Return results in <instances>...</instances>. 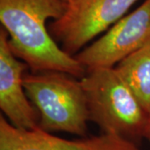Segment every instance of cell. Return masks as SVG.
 <instances>
[{
  "instance_id": "obj_10",
  "label": "cell",
  "mask_w": 150,
  "mask_h": 150,
  "mask_svg": "<svg viewBox=\"0 0 150 150\" xmlns=\"http://www.w3.org/2000/svg\"><path fill=\"white\" fill-rule=\"evenodd\" d=\"M64 1H65V2H66V3H67V2H69V0H64Z\"/></svg>"
},
{
  "instance_id": "obj_7",
  "label": "cell",
  "mask_w": 150,
  "mask_h": 150,
  "mask_svg": "<svg viewBox=\"0 0 150 150\" xmlns=\"http://www.w3.org/2000/svg\"><path fill=\"white\" fill-rule=\"evenodd\" d=\"M28 65L13 53L8 35L0 29V108L9 123L19 129L39 127V114L28 98L23 76Z\"/></svg>"
},
{
  "instance_id": "obj_9",
  "label": "cell",
  "mask_w": 150,
  "mask_h": 150,
  "mask_svg": "<svg viewBox=\"0 0 150 150\" xmlns=\"http://www.w3.org/2000/svg\"><path fill=\"white\" fill-rule=\"evenodd\" d=\"M145 139H148V141L149 142V144H150V126H149V129H148L147 134H146Z\"/></svg>"
},
{
  "instance_id": "obj_8",
  "label": "cell",
  "mask_w": 150,
  "mask_h": 150,
  "mask_svg": "<svg viewBox=\"0 0 150 150\" xmlns=\"http://www.w3.org/2000/svg\"><path fill=\"white\" fill-rule=\"evenodd\" d=\"M114 68L150 116V43L121 60Z\"/></svg>"
},
{
  "instance_id": "obj_2",
  "label": "cell",
  "mask_w": 150,
  "mask_h": 150,
  "mask_svg": "<svg viewBox=\"0 0 150 150\" xmlns=\"http://www.w3.org/2000/svg\"><path fill=\"white\" fill-rule=\"evenodd\" d=\"M81 82L90 121L98 124L103 133L134 143L145 138L150 116L115 68L88 70Z\"/></svg>"
},
{
  "instance_id": "obj_3",
  "label": "cell",
  "mask_w": 150,
  "mask_h": 150,
  "mask_svg": "<svg viewBox=\"0 0 150 150\" xmlns=\"http://www.w3.org/2000/svg\"><path fill=\"white\" fill-rule=\"evenodd\" d=\"M23 87L39 114V128L85 136L90 118L81 79L59 71L32 72L23 76Z\"/></svg>"
},
{
  "instance_id": "obj_6",
  "label": "cell",
  "mask_w": 150,
  "mask_h": 150,
  "mask_svg": "<svg viewBox=\"0 0 150 150\" xmlns=\"http://www.w3.org/2000/svg\"><path fill=\"white\" fill-rule=\"evenodd\" d=\"M0 150H139L136 143L118 135L105 134L82 139L68 140L41 128L25 130L0 116Z\"/></svg>"
},
{
  "instance_id": "obj_5",
  "label": "cell",
  "mask_w": 150,
  "mask_h": 150,
  "mask_svg": "<svg viewBox=\"0 0 150 150\" xmlns=\"http://www.w3.org/2000/svg\"><path fill=\"white\" fill-rule=\"evenodd\" d=\"M150 43V0L123 17L104 35L74 57L88 70L114 68L123 59Z\"/></svg>"
},
{
  "instance_id": "obj_1",
  "label": "cell",
  "mask_w": 150,
  "mask_h": 150,
  "mask_svg": "<svg viewBox=\"0 0 150 150\" xmlns=\"http://www.w3.org/2000/svg\"><path fill=\"white\" fill-rule=\"evenodd\" d=\"M66 6L64 0H0V22L13 53L32 72L59 71L81 79L87 69L58 45L46 27L48 19L64 14Z\"/></svg>"
},
{
  "instance_id": "obj_4",
  "label": "cell",
  "mask_w": 150,
  "mask_h": 150,
  "mask_svg": "<svg viewBox=\"0 0 150 150\" xmlns=\"http://www.w3.org/2000/svg\"><path fill=\"white\" fill-rule=\"evenodd\" d=\"M139 0H69L64 13L51 23L49 33L74 55L97 35L120 20Z\"/></svg>"
}]
</instances>
